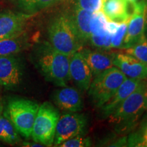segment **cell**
<instances>
[{
	"mask_svg": "<svg viewBox=\"0 0 147 147\" xmlns=\"http://www.w3.org/2000/svg\"><path fill=\"white\" fill-rule=\"evenodd\" d=\"M36 62L45 78L59 87H65L69 82L70 56L55 49L51 44L40 45L36 51Z\"/></svg>",
	"mask_w": 147,
	"mask_h": 147,
	"instance_id": "cell-1",
	"label": "cell"
},
{
	"mask_svg": "<svg viewBox=\"0 0 147 147\" xmlns=\"http://www.w3.org/2000/svg\"><path fill=\"white\" fill-rule=\"evenodd\" d=\"M48 36L52 47L69 56L83 47L71 16L67 14H59L53 18L48 27Z\"/></svg>",
	"mask_w": 147,
	"mask_h": 147,
	"instance_id": "cell-2",
	"label": "cell"
},
{
	"mask_svg": "<svg viewBox=\"0 0 147 147\" xmlns=\"http://www.w3.org/2000/svg\"><path fill=\"white\" fill-rule=\"evenodd\" d=\"M146 110L147 80H145L108 118L119 131H127Z\"/></svg>",
	"mask_w": 147,
	"mask_h": 147,
	"instance_id": "cell-3",
	"label": "cell"
},
{
	"mask_svg": "<svg viewBox=\"0 0 147 147\" xmlns=\"http://www.w3.org/2000/svg\"><path fill=\"white\" fill-rule=\"evenodd\" d=\"M39 107L38 103L28 99L12 98L7 104L3 115L12 122L18 133L29 138Z\"/></svg>",
	"mask_w": 147,
	"mask_h": 147,
	"instance_id": "cell-4",
	"label": "cell"
},
{
	"mask_svg": "<svg viewBox=\"0 0 147 147\" xmlns=\"http://www.w3.org/2000/svg\"><path fill=\"white\" fill-rule=\"evenodd\" d=\"M126 78L125 75L115 66L94 77L88 89L92 104L100 108L113 96Z\"/></svg>",
	"mask_w": 147,
	"mask_h": 147,
	"instance_id": "cell-5",
	"label": "cell"
},
{
	"mask_svg": "<svg viewBox=\"0 0 147 147\" xmlns=\"http://www.w3.org/2000/svg\"><path fill=\"white\" fill-rule=\"evenodd\" d=\"M59 117L57 109L51 103L45 102L40 106L32 132V137L35 142L46 146H52Z\"/></svg>",
	"mask_w": 147,
	"mask_h": 147,
	"instance_id": "cell-6",
	"label": "cell"
},
{
	"mask_svg": "<svg viewBox=\"0 0 147 147\" xmlns=\"http://www.w3.org/2000/svg\"><path fill=\"white\" fill-rule=\"evenodd\" d=\"M87 126V119L82 114L67 113L60 116L55 129L54 142L59 146L64 141L83 135Z\"/></svg>",
	"mask_w": 147,
	"mask_h": 147,
	"instance_id": "cell-7",
	"label": "cell"
},
{
	"mask_svg": "<svg viewBox=\"0 0 147 147\" xmlns=\"http://www.w3.org/2000/svg\"><path fill=\"white\" fill-rule=\"evenodd\" d=\"M30 14L5 11L0 13V40L21 36Z\"/></svg>",
	"mask_w": 147,
	"mask_h": 147,
	"instance_id": "cell-8",
	"label": "cell"
},
{
	"mask_svg": "<svg viewBox=\"0 0 147 147\" xmlns=\"http://www.w3.org/2000/svg\"><path fill=\"white\" fill-rule=\"evenodd\" d=\"M22 66L13 55H0V85L12 89L21 83Z\"/></svg>",
	"mask_w": 147,
	"mask_h": 147,
	"instance_id": "cell-9",
	"label": "cell"
},
{
	"mask_svg": "<svg viewBox=\"0 0 147 147\" xmlns=\"http://www.w3.org/2000/svg\"><path fill=\"white\" fill-rule=\"evenodd\" d=\"M70 79L79 89L87 91L93 80L91 69L80 51L74 53L69 58Z\"/></svg>",
	"mask_w": 147,
	"mask_h": 147,
	"instance_id": "cell-10",
	"label": "cell"
},
{
	"mask_svg": "<svg viewBox=\"0 0 147 147\" xmlns=\"http://www.w3.org/2000/svg\"><path fill=\"white\" fill-rule=\"evenodd\" d=\"M145 80L127 78L107 103L101 107L103 118H108L115 111L130 94L135 91Z\"/></svg>",
	"mask_w": 147,
	"mask_h": 147,
	"instance_id": "cell-11",
	"label": "cell"
},
{
	"mask_svg": "<svg viewBox=\"0 0 147 147\" xmlns=\"http://www.w3.org/2000/svg\"><path fill=\"white\" fill-rule=\"evenodd\" d=\"M113 65L124 74L127 78L147 80V64L127 53L116 54Z\"/></svg>",
	"mask_w": 147,
	"mask_h": 147,
	"instance_id": "cell-12",
	"label": "cell"
},
{
	"mask_svg": "<svg viewBox=\"0 0 147 147\" xmlns=\"http://www.w3.org/2000/svg\"><path fill=\"white\" fill-rule=\"evenodd\" d=\"M53 100L58 108L67 113H77L83 108L81 95L73 87H61L55 92Z\"/></svg>",
	"mask_w": 147,
	"mask_h": 147,
	"instance_id": "cell-13",
	"label": "cell"
},
{
	"mask_svg": "<svg viewBox=\"0 0 147 147\" xmlns=\"http://www.w3.org/2000/svg\"><path fill=\"white\" fill-rule=\"evenodd\" d=\"M127 23V27L122 49L132 47L144 34L147 25V5H144Z\"/></svg>",
	"mask_w": 147,
	"mask_h": 147,
	"instance_id": "cell-14",
	"label": "cell"
},
{
	"mask_svg": "<svg viewBox=\"0 0 147 147\" xmlns=\"http://www.w3.org/2000/svg\"><path fill=\"white\" fill-rule=\"evenodd\" d=\"M79 51L81 53L91 69L93 78L114 66L113 61L116 53L100 50L99 51H92L89 49H82Z\"/></svg>",
	"mask_w": 147,
	"mask_h": 147,
	"instance_id": "cell-15",
	"label": "cell"
},
{
	"mask_svg": "<svg viewBox=\"0 0 147 147\" xmlns=\"http://www.w3.org/2000/svg\"><path fill=\"white\" fill-rule=\"evenodd\" d=\"M126 0H102V12L110 21L127 23Z\"/></svg>",
	"mask_w": 147,
	"mask_h": 147,
	"instance_id": "cell-16",
	"label": "cell"
},
{
	"mask_svg": "<svg viewBox=\"0 0 147 147\" xmlns=\"http://www.w3.org/2000/svg\"><path fill=\"white\" fill-rule=\"evenodd\" d=\"M93 12L83 10L75 6L71 18L83 44L89 42L91 31H90V22Z\"/></svg>",
	"mask_w": 147,
	"mask_h": 147,
	"instance_id": "cell-17",
	"label": "cell"
},
{
	"mask_svg": "<svg viewBox=\"0 0 147 147\" xmlns=\"http://www.w3.org/2000/svg\"><path fill=\"white\" fill-rule=\"evenodd\" d=\"M12 122L4 115H0V140L9 144H17L21 140Z\"/></svg>",
	"mask_w": 147,
	"mask_h": 147,
	"instance_id": "cell-18",
	"label": "cell"
},
{
	"mask_svg": "<svg viewBox=\"0 0 147 147\" xmlns=\"http://www.w3.org/2000/svg\"><path fill=\"white\" fill-rule=\"evenodd\" d=\"M127 27V23H117L112 21L108 22L107 28L110 34L112 49H123Z\"/></svg>",
	"mask_w": 147,
	"mask_h": 147,
	"instance_id": "cell-19",
	"label": "cell"
},
{
	"mask_svg": "<svg viewBox=\"0 0 147 147\" xmlns=\"http://www.w3.org/2000/svg\"><path fill=\"white\" fill-rule=\"evenodd\" d=\"M62 0H18V6L27 14H32Z\"/></svg>",
	"mask_w": 147,
	"mask_h": 147,
	"instance_id": "cell-20",
	"label": "cell"
},
{
	"mask_svg": "<svg viewBox=\"0 0 147 147\" xmlns=\"http://www.w3.org/2000/svg\"><path fill=\"white\" fill-rule=\"evenodd\" d=\"M21 36L0 40V55H13L27 47L26 40L20 38Z\"/></svg>",
	"mask_w": 147,
	"mask_h": 147,
	"instance_id": "cell-21",
	"label": "cell"
},
{
	"mask_svg": "<svg viewBox=\"0 0 147 147\" xmlns=\"http://www.w3.org/2000/svg\"><path fill=\"white\" fill-rule=\"evenodd\" d=\"M125 53L147 64V38L145 34L141 37L132 47L124 49Z\"/></svg>",
	"mask_w": 147,
	"mask_h": 147,
	"instance_id": "cell-22",
	"label": "cell"
},
{
	"mask_svg": "<svg viewBox=\"0 0 147 147\" xmlns=\"http://www.w3.org/2000/svg\"><path fill=\"white\" fill-rule=\"evenodd\" d=\"M91 146V140L89 138L83 135L77 136L72 138L64 141L59 146L61 147H87Z\"/></svg>",
	"mask_w": 147,
	"mask_h": 147,
	"instance_id": "cell-23",
	"label": "cell"
},
{
	"mask_svg": "<svg viewBox=\"0 0 147 147\" xmlns=\"http://www.w3.org/2000/svg\"><path fill=\"white\" fill-rule=\"evenodd\" d=\"M75 6L89 12H95L101 10L102 0H76Z\"/></svg>",
	"mask_w": 147,
	"mask_h": 147,
	"instance_id": "cell-24",
	"label": "cell"
},
{
	"mask_svg": "<svg viewBox=\"0 0 147 147\" xmlns=\"http://www.w3.org/2000/svg\"><path fill=\"white\" fill-rule=\"evenodd\" d=\"M129 146H147V127L140 139H129Z\"/></svg>",
	"mask_w": 147,
	"mask_h": 147,
	"instance_id": "cell-25",
	"label": "cell"
},
{
	"mask_svg": "<svg viewBox=\"0 0 147 147\" xmlns=\"http://www.w3.org/2000/svg\"><path fill=\"white\" fill-rule=\"evenodd\" d=\"M23 146H45L40 143L36 142V143H30V142H24L23 144Z\"/></svg>",
	"mask_w": 147,
	"mask_h": 147,
	"instance_id": "cell-26",
	"label": "cell"
},
{
	"mask_svg": "<svg viewBox=\"0 0 147 147\" xmlns=\"http://www.w3.org/2000/svg\"><path fill=\"white\" fill-rule=\"evenodd\" d=\"M140 4H147V0H131Z\"/></svg>",
	"mask_w": 147,
	"mask_h": 147,
	"instance_id": "cell-27",
	"label": "cell"
},
{
	"mask_svg": "<svg viewBox=\"0 0 147 147\" xmlns=\"http://www.w3.org/2000/svg\"><path fill=\"white\" fill-rule=\"evenodd\" d=\"M3 111V106L2 105V104H1V102H0V115H1Z\"/></svg>",
	"mask_w": 147,
	"mask_h": 147,
	"instance_id": "cell-28",
	"label": "cell"
},
{
	"mask_svg": "<svg viewBox=\"0 0 147 147\" xmlns=\"http://www.w3.org/2000/svg\"><path fill=\"white\" fill-rule=\"evenodd\" d=\"M12 1H14V0H12Z\"/></svg>",
	"mask_w": 147,
	"mask_h": 147,
	"instance_id": "cell-29",
	"label": "cell"
}]
</instances>
